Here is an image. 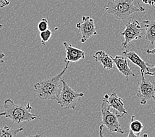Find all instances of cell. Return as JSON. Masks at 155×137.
<instances>
[{"label":"cell","instance_id":"cell-16","mask_svg":"<svg viewBox=\"0 0 155 137\" xmlns=\"http://www.w3.org/2000/svg\"><path fill=\"white\" fill-rule=\"evenodd\" d=\"M143 128L144 126L141 122L139 120L135 119V116H133L131 119L130 131H131L134 134H135L137 136H142V135H140V133L143 131Z\"/></svg>","mask_w":155,"mask_h":137},{"label":"cell","instance_id":"cell-4","mask_svg":"<svg viewBox=\"0 0 155 137\" xmlns=\"http://www.w3.org/2000/svg\"><path fill=\"white\" fill-rule=\"evenodd\" d=\"M111 107L104 99H102L101 104L102 113V125L106 126L107 129L112 132H117L120 134H125L124 129L118 121V118L122 117V115H118L117 113L112 112L110 111Z\"/></svg>","mask_w":155,"mask_h":137},{"label":"cell","instance_id":"cell-2","mask_svg":"<svg viewBox=\"0 0 155 137\" xmlns=\"http://www.w3.org/2000/svg\"><path fill=\"white\" fill-rule=\"evenodd\" d=\"M4 111L0 113V116H4L12 120L14 123H21L25 121H30L35 119L42 120L37 115L31 112L32 107L28 103L27 106L16 104L12 99H7L4 101Z\"/></svg>","mask_w":155,"mask_h":137},{"label":"cell","instance_id":"cell-7","mask_svg":"<svg viewBox=\"0 0 155 137\" xmlns=\"http://www.w3.org/2000/svg\"><path fill=\"white\" fill-rule=\"evenodd\" d=\"M142 79L139 83L138 92L137 93L139 102L141 105L145 106L149 100L152 98L155 94V84L150 81L145 80V75L141 74Z\"/></svg>","mask_w":155,"mask_h":137},{"label":"cell","instance_id":"cell-14","mask_svg":"<svg viewBox=\"0 0 155 137\" xmlns=\"http://www.w3.org/2000/svg\"><path fill=\"white\" fill-rule=\"evenodd\" d=\"M143 24L144 30L146 31L145 39L150 42L151 44H154L155 42V21H143Z\"/></svg>","mask_w":155,"mask_h":137},{"label":"cell","instance_id":"cell-21","mask_svg":"<svg viewBox=\"0 0 155 137\" xmlns=\"http://www.w3.org/2000/svg\"><path fill=\"white\" fill-rule=\"evenodd\" d=\"M142 1L145 4H148L151 6H154L155 4V0H142Z\"/></svg>","mask_w":155,"mask_h":137},{"label":"cell","instance_id":"cell-20","mask_svg":"<svg viewBox=\"0 0 155 137\" xmlns=\"http://www.w3.org/2000/svg\"><path fill=\"white\" fill-rule=\"evenodd\" d=\"M145 75H148L150 76H154L155 75V65L153 68L150 67L149 70V71H147L145 73Z\"/></svg>","mask_w":155,"mask_h":137},{"label":"cell","instance_id":"cell-5","mask_svg":"<svg viewBox=\"0 0 155 137\" xmlns=\"http://www.w3.org/2000/svg\"><path fill=\"white\" fill-rule=\"evenodd\" d=\"M61 81L63 86L56 101L63 108L75 109L77 99L83 97L84 94L73 90L64 80L61 79Z\"/></svg>","mask_w":155,"mask_h":137},{"label":"cell","instance_id":"cell-28","mask_svg":"<svg viewBox=\"0 0 155 137\" xmlns=\"http://www.w3.org/2000/svg\"><path fill=\"white\" fill-rule=\"evenodd\" d=\"M154 8H155V4H154Z\"/></svg>","mask_w":155,"mask_h":137},{"label":"cell","instance_id":"cell-9","mask_svg":"<svg viewBox=\"0 0 155 137\" xmlns=\"http://www.w3.org/2000/svg\"><path fill=\"white\" fill-rule=\"evenodd\" d=\"M66 51V57L64 60L65 62H77L85 58V53L82 50L73 47L71 44L67 42H63Z\"/></svg>","mask_w":155,"mask_h":137},{"label":"cell","instance_id":"cell-13","mask_svg":"<svg viewBox=\"0 0 155 137\" xmlns=\"http://www.w3.org/2000/svg\"><path fill=\"white\" fill-rule=\"evenodd\" d=\"M93 58L96 61L100 62L102 65L104 69L110 70L114 67V61L112 56H110L104 51H96L93 55Z\"/></svg>","mask_w":155,"mask_h":137},{"label":"cell","instance_id":"cell-25","mask_svg":"<svg viewBox=\"0 0 155 137\" xmlns=\"http://www.w3.org/2000/svg\"><path fill=\"white\" fill-rule=\"evenodd\" d=\"M153 99H154V101H155V96H153ZM153 116H155V113H154V114H153Z\"/></svg>","mask_w":155,"mask_h":137},{"label":"cell","instance_id":"cell-17","mask_svg":"<svg viewBox=\"0 0 155 137\" xmlns=\"http://www.w3.org/2000/svg\"><path fill=\"white\" fill-rule=\"evenodd\" d=\"M51 36H52V32H51V31L50 30V29L40 32V39H41V42L43 46L46 45V43L49 41Z\"/></svg>","mask_w":155,"mask_h":137},{"label":"cell","instance_id":"cell-10","mask_svg":"<svg viewBox=\"0 0 155 137\" xmlns=\"http://www.w3.org/2000/svg\"><path fill=\"white\" fill-rule=\"evenodd\" d=\"M103 99L106 100L107 102L108 103V104L110 106V107H112L113 109L121 113V114L124 116L127 113V112L125 109L124 107V103L122 98L118 96V95L115 93V92H113L110 95L106 94Z\"/></svg>","mask_w":155,"mask_h":137},{"label":"cell","instance_id":"cell-11","mask_svg":"<svg viewBox=\"0 0 155 137\" xmlns=\"http://www.w3.org/2000/svg\"><path fill=\"white\" fill-rule=\"evenodd\" d=\"M123 54L125 57H126L128 60H130L133 64L137 65L141 69V74L145 75V73L149 71L150 68L149 64L145 61L142 60V58L137 54L134 50H125L123 51Z\"/></svg>","mask_w":155,"mask_h":137},{"label":"cell","instance_id":"cell-24","mask_svg":"<svg viewBox=\"0 0 155 137\" xmlns=\"http://www.w3.org/2000/svg\"><path fill=\"white\" fill-rule=\"evenodd\" d=\"M128 136L129 137H130V136H137V135L135 134H134V133L133 132L131 131H130V132H129Z\"/></svg>","mask_w":155,"mask_h":137},{"label":"cell","instance_id":"cell-22","mask_svg":"<svg viewBox=\"0 0 155 137\" xmlns=\"http://www.w3.org/2000/svg\"><path fill=\"white\" fill-rule=\"evenodd\" d=\"M5 57V55L3 53H0V65L2 64H3L5 62L4 57Z\"/></svg>","mask_w":155,"mask_h":137},{"label":"cell","instance_id":"cell-26","mask_svg":"<svg viewBox=\"0 0 155 137\" xmlns=\"http://www.w3.org/2000/svg\"><path fill=\"white\" fill-rule=\"evenodd\" d=\"M142 136H148V135L147 134H144L142 135Z\"/></svg>","mask_w":155,"mask_h":137},{"label":"cell","instance_id":"cell-6","mask_svg":"<svg viewBox=\"0 0 155 137\" xmlns=\"http://www.w3.org/2000/svg\"><path fill=\"white\" fill-rule=\"evenodd\" d=\"M144 30L139 22L137 20H131L125 25V30L121 33V35L124 37V42L121 44L124 47H126L131 41L134 40L141 39V32Z\"/></svg>","mask_w":155,"mask_h":137},{"label":"cell","instance_id":"cell-8","mask_svg":"<svg viewBox=\"0 0 155 137\" xmlns=\"http://www.w3.org/2000/svg\"><path fill=\"white\" fill-rule=\"evenodd\" d=\"M76 27L81 35V42L82 43H84L91 37L97 34L94 19L89 16H83L82 23H77Z\"/></svg>","mask_w":155,"mask_h":137},{"label":"cell","instance_id":"cell-27","mask_svg":"<svg viewBox=\"0 0 155 137\" xmlns=\"http://www.w3.org/2000/svg\"><path fill=\"white\" fill-rule=\"evenodd\" d=\"M2 27H3V26H2V24H0V29H1V28H2Z\"/></svg>","mask_w":155,"mask_h":137},{"label":"cell","instance_id":"cell-3","mask_svg":"<svg viewBox=\"0 0 155 137\" xmlns=\"http://www.w3.org/2000/svg\"><path fill=\"white\" fill-rule=\"evenodd\" d=\"M139 4L134 5V0H110L105 5L104 10L115 17L117 20H125L136 12H143L145 8Z\"/></svg>","mask_w":155,"mask_h":137},{"label":"cell","instance_id":"cell-12","mask_svg":"<svg viewBox=\"0 0 155 137\" xmlns=\"http://www.w3.org/2000/svg\"><path fill=\"white\" fill-rule=\"evenodd\" d=\"M114 63L116 64L117 68L122 75L126 77L127 79L130 76L135 77V74L130 69L128 65L127 58L125 56L116 55V57H112Z\"/></svg>","mask_w":155,"mask_h":137},{"label":"cell","instance_id":"cell-23","mask_svg":"<svg viewBox=\"0 0 155 137\" xmlns=\"http://www.w3.org/2000/svg\"><path fill=\"white\" fill-rule=\"evenodd\" d=\"M146 52L149 54H155V47L152 50H150L149 48L146 49Z\"/></svg>","mask_w":155,"mask_h":137},{"label":"cell","instance_id":"cell-15","mask_svg":"<svg viewBox=\"0 0 155 137\" xmlns=\"http://www.w3.org/2000/svg\"><path fill=\"white\" fill-rule=\"evenodd\" d=\"M23 130L24 129L22 127L14 129L7 125L3 127H0V137H15L18 133Z\"/></svg>","mask_w":155,"mask_h":137},{"label":"cell","instance_id":"cell-1","mask_svg":"<svg viewBox=\"0 0 155 137\" xmlns=\"http://www.w3.org/2000/svg\"><path fill=\"white\" fill-rule=\"evenodd\" d=\"M65 63V68L57 75L44 79L34 84L35 89L40 99L44 100H56L63 86L61 77L67 71L70 62Z\"/></svg>","mask_w":155,"mask_h":137},{"label":"cell","instance_id":"cell-18","mask_svg":"<svg viewBox=\"0 0 155 137\" xmlns=\"http://www.w3.org/2000/svg\"><path fill=\"white\" fill-rule=\"evenodd\" d=\"M38 29L40 32L46 31L48 29V21L46 18H43L38 24Z\"/></svg>","mask_w":155,"mask_h":137},{"label":"cell","instance_id":"cell-19","mask_svg":"<svg viewBox=\"0 0 155 137\" xmlns=\"http://www.w3.org/2000/svg\"><path fill=\"white\" fill-rule=\"evenodd\" d=\"M9 0H0V8L9 5Z\"/></svg>","mask_w":155,"mask_h":137}]
</instances>
